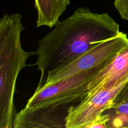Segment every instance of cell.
Returning a JSON list of instances; mask_svg holds the SVG:
<instances>
[{
    "label": "cell",
    "mask_w": 128,
    "mask_h": 128,
    "mask_svg": "<svg viewBox=\"0 0 128 128\" xmlns=\"http://www.w3.org/2000/svg\"><path fill=\"white\" fill-rule=\"evenodd\" d=\"M128 44L127 34L120 32L116 37L104 41L74 60L50 71L41 88L84 71L104 68Z\"/></svg>",
    "instance_id": "cell-3"
},
{
    "label": "cell",
    "mask_w": 128,
    "mask_h": 128,
    "mask_svg": "<svg viewBox=\"0 0 128 128\" xmlns=\"http://www.w3.org/2000/svg\"><path fill=\"white\" fill-rule=\"evenodd\" d=\"M128 81V44L90 82L87 96H91L98 90L114 87Z\"/></svg>",
    "instance_id": "cell-7"
},
{
    "label": "cell",
    "mask_w": 128,
    "mask_h": 128,
    "mask_svg": "<svg viewBox=\"0 0 128 128\" xmlns=\"http://www.w3.org/2000/svg\"><path fill=\"white\" fill-rule=\"evenodd\" d=\"M114 4L122 19L128 21V0H115Z\"/></svg>",
    "instance_id": "cell-11"
},
{
    "label": "cell",
    "mask_w": 128,
    "mask_h": 128,
    "mask_svg": "<svg viewBox=\"0 0 128 128\" xmlns=\"http://www.w3.org/2000/svg\"><path fill=\"white\" fill-rule=\"evenodd\" d=\"M126 102H128V81L124 85L121 91L119 92L118 94L115 99L113 105Z\"/></svg>",
    "instance_id": "cell-12"
},
{
    "label": "cell",
    "mask_w": 128,
    "mask_h": 128,
    "mask_svg": "<svg viewBox=\"0 0 128 128\" xmlns=\"http://www.w3.org/2000/svg\"><path fill=\"white\" fill-rule=\"evenodd\" d=\"M109 121V115L107 113H102L94 119L86 128H108L107 123Z\"/></svg>",
    "instance_id": "cell-10"
},
{
    "label": "cell",
    "mask_w": 128,
    "mask_h": 128,
    "mask_svg": "<svg viewBox=\"0 0 128 128\" xmlns=\"http://www.w3.org/2000/svg\"><path fill=\"white\" fill-rule=\"evenodd\" d=\"M86 96L60 100L29 108L25 106L16 113L13 128H66L69 110Z\"/></svg>",
    "instance_id": "cell-4"
},
{
    "label": "cell",
    "mask_w": 128,
    "mask_h": 128,
    "mask_svg": "<svg viewBox=\"0 0 128 128\" xmlns=\"http://www.w3.org/2000/svg\"><path fill=\"white\" fill-rule=\"evenodd\" d=\"M104 112L109 115L108 128H128V102L113 105Z\"/></svg>",
    "instance_id": "cell-9"
},
{
    "label": "cell",
    "mask_w": 128,
    "mask_h": 128,
    "mask_svg": "<svg viewBox=\"0 0 128 128\" xmlns=\"http://www.w3.org/2000/svg\"><path fill=\"white\" fill-rule=\"evenodd\" d=\"M102 68L81 72L71 77L36 90L26 107L34 108L47 103L78 96H87L88 86Z\"/></svg>",
    "instance_id": "cell-5"
},
{
    "label": "cell",
    "mask_w": 128,
    "mask_h": 128,
    "mask_svg": "<svg viewBox=\"0 0 128 128\" xmlns=\"http://www.w3.org/2000/svg\"><path fill=\"white\" fill-rule=\"evenodd\" d=\"M120 25L106 12L96 13L78 8L40 39L36 64L41 76L36 90L43 85L48 73L120 33Z\"/></svg>",
    "instance_id": "cell-1"
},
{
    "label": "cell",
    "mask_w": 128,
    "mask_h": 128,
    "mask_svg": "<svg viewBox=\"0 0 128 128\" xmlns=\"http://www.w3.org/2000/svg\"><path fill=\"white\" fill-rule=\"evenodd\" d=\"M70 4V0H34L38 13L37 27L54 28Z\"/></svg>",
    "instance_id": "cell-8"
},
{
    "label": "cell",
    "mask_w": 128,
    "mask_h": 128,
    "mask_svg": "<svg viewBox=\"0 0 128 128\" xmlns=\"http://www.w3.org/2000/svg\"><path fill=\"white\" fill-rule=\"evenodd\" d=\"M126 82L107 89H101L69 110L66 128H86L96 118L113 105L116 96Z\"/></svg>",
    "instance_id": "cell-6"
},
{
    "label": "cell",
    "mask_w": 128,
    "mask_h": 128,
    "mask_svg": "<svg viewBox=\"0 0 128 128\" xmlns=\"http://www.w3.org/2000/svg\"><path fill=\"white\" fill-rule=\"evenodd\" d=\"M24 30L20 13L5 14L0 20V128H13L16 81L31 55L21 44Z\"/></svg>",
    "instance_id": "cell-2"
}]
</instances>
